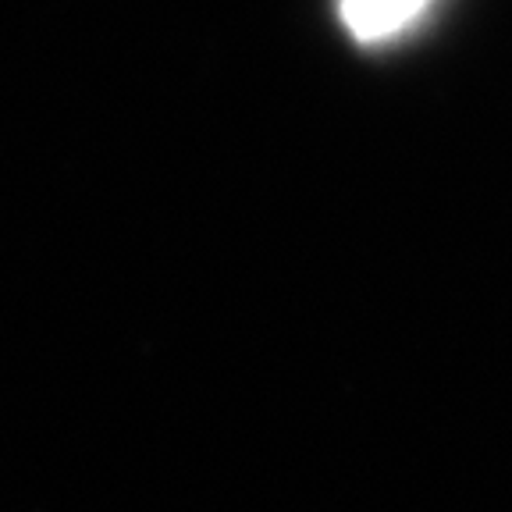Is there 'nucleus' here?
Returning a JSON list of instances; mask_svg holds the SVG:
<instances>
[{
	"instance_id": "f257e3e1",
	"label": "nucleus",
	"mask_w": 512,
	"mask_h": 512,
	"mask_svg": "<svg viewBox=\"0 0 512 512\" xmlns=\"http://www.w3.org/2000/svg\"><path fill=\"white\" fill-rule=\"evenodd\" d=\"M427 0H338L342 22L356 43H381L402 32Z\"/></svg>"
}]
</instances>
